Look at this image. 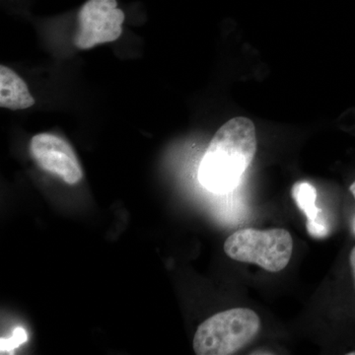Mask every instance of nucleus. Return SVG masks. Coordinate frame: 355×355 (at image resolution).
Instances as JSON below:
<instances>
[{
	"label": "nucleus",
	"instance_id": "1",
	"mask_svg": "<svg viewBox=\"0 0 355 355\" xmlns=\"http://www.w3.org/2000/svg\"><path fill=\"white\" fill-rule=\"evenodd\" d=\"M257 153L253 121L238 116L224 123L212 137L198 168L203 188L214 193H227L237 188Z\"/></svg>",
	"mask_w": 355,
	"mask_h": 355
},
{
	"label": "nucleus",
	"instance_id": "2",
	"mask_svg": "<svg viewBox=\"0 0 355 355\" xmlns=\"http://www.w3.org/2000/svg\"><path fill=\"white\" fill-rule=\"evenodd\" d=\"M261 320L253 310L235 308L205 320L193 336L198 355H231L247 347L258 336Z\"/></svg>",
	"mask_w": 355,
	"mask_h": 355
},
{
	"label": "nucleus",
	"instance_id": "3",
	"mask_svg": "<svg viewBox=\"0 0 355 355\" xmlns=\"http://www.w3.org/2000/svg\"><path fill=\"white\" fill-rule=\"evenodd\" d=\"M293 241L286 229L246 228L236 231L224 243V252L232 260L254 263L270 272L284 270L291 259Z\"/></svg>",
	"mask_w": 355,
	"mask_h": 355
},
{
	"label": "nucleus",
	"instance_id": "4",
	"mask_svg": "<svg viewBox=\"0 0 355 355\" xmlns=\"http://www.w3.org/2000/svg\"><path fill=\"white\" fill-rule=\"evenodd\" d=\"M125 13L116 0H88L78 13V29L74 44L80 50L111 43L123 33Z\"/></svg>",
	"mask_w": 355,
	"mask_h": 355
},
{
	"label": "nucleus",
	"instance_id": "5",
	"mask_svg": "<svg viewBox=\"0 0 355 355\" xmlns=\"http://www.w3.org/2000/svg\"><path fill=\"white\" fill-rule=\"evenodd\" d=\"M29 150L42 170L60 178L64 183L76 184L83 179V167L76 151L62 137L39 133L33 137Z\"/></svg>",
	"mask_w": 355,
	"mask_h": 355
},
{
	"label": "nucleus",
	"instance_id": "6",
	"mask_svg": "<svg viewBox=\"0 0 355 355\" xmlns=\"http://www.w3.org/2000/svg\"><path fill=\"white\" fill-rule=\"evenodd\" d=\"M35 99L25 81L6 65L0 67V106L2 108L24 110L34 106Z\"/></svg>",
	"mask_w": 355,
	"mask_h": 355
},
{
	"label": "nucleus",
	"instance_id": "7",
	"mask_svg": "<svg viewBox=\"0 0 355 355\" xmlns=\"http://www.w3.org/2000/svg\"><path fill=\"white\" fill-rule=\"evenodd\" d=\"M291 195L308 221L317 220L323 214L322 210L317 207V191L312 184L307 182H298L292 187Z\"/></svg>",
	"mask_w": 355,
	"mask_h": 355
},
{
	"label": "nucleus",
	"instance_id": "8",
	"mask_svg": "<svg viewBox=\"0 0 355 355\" xmlns=\"http://www.w3.org/2000/svg\"><path fill=\"white\" fill-rule=\"evenodd\" d=\"M28 340V333L22 327L14 329L10 338H1L0 340V354H14L13 350L24 345Z\"/></svg>",
	"mask_w": 355,
	"mask_h": 355
},
{
	"label": "nucleus",
	"instance_id": "9",
	"mask_svg": "<svg viewBox=\"0 0 355 355\" xmlns=\"http://www.w3.org/2000/svg\"><path fill=\"white\" fill-rule=\"evenodd\" d=\"M306 229L311 237L316 238V239H323L330 233L328 223L323 214L315 221H306Z\"/></svg>",
	"mask_w": 355,
	"mask_h": 355
},
{
	"label": "nucleus",
	"instance_id": "10",
	"mask_svg": "<svg viewBox=\"0 0 355 355\" xmlns=\"http://www.w3.org/2000/svg\"><path fill=\"white\" fill-rule=\"evenodd\" d=\"M350 266H352V273H354V282H355V247L350 252L349 256Z\"/></svg>",
	"mask_w": 355,
	"mask_h": 355
},
{
	"label": "nucleus",
	"instance_id": "11",
	"mask_svg": "<svg viewBox=\"0 0 355 355\" xmlns=\"http://www.w3.org/2000/svg\"><path fill=\"white\" fill-rule=\"evenodd\" d=\"M350 193H352V196L355 198V182L352 184V186L349 187ZM354 231H355V220H354Z\"/></svg>",
	"mask_w": 355,
	"mask_h": 355
},
{
	"label": "nucleus",
	"instance_id": "12",
	"mask_svg": "<svg viewBox=\"0 0 355 355\" xmlns=\"http://www.w3.org/2000/svg\"><path fill=\"white\" fill-rule=\"evenodd\" d=\"M349 355H355V352H349V354H347Z\"/></svg>",
	"mask_w": 355,
	"mask_h": 355
}]
</instances>
